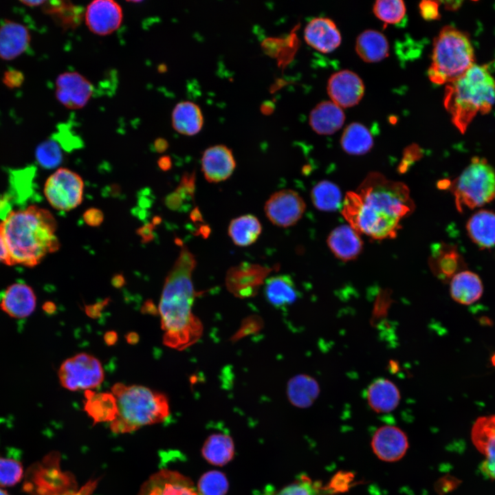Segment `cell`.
<instances>
[{"mask_svg": "<svg viewBox=\"0 0 495 495\" xmlns=\"http://www.w3.org/2000/svg\"><path fill=\"white\" fill-rule=\"evenodd\" d=\"M415 207L405 184L371 172L355 191L346 193L341 212L358 233L384 239L397 236L401 220Z\"/></svg>", "mask_w": 495, "mask_h": 495, "instance_id": "1", "label": "cell"}, {"mask_svg": "<svg viewBox=\"0 0 495 495\" xmlns=\"http://www.w3.org/2000/svg\"><path fill=\"white\" fill-rule=\"evenodd\" d=\"M196 265L194 254L182 247L166 277L160 300L163 343L178 351L192 346L203 334V324L192 313L197 293L192 276Z\"/></svg>", "mask_w": 495, "mask_h": 495, "instance_id": "2", "label": "cell"}, {"mask_svg": "<svg viewBox=\"0 0 495 495\" xmlns=\"http://www.w3.org/2000/svg\"><path fill=\"white\" fill-rule=\"evenodd\" d=\"M52 214L35 205L11 210L0 223L6 252L5 264L34 267L60 248Z\"/></svg>", "mask_w": 495, "mask_h": 495, "instance_id": "3", "label": "cell"}, {"mask_svg": "<svg viewBox=\"0 0 495 495\" xmlns=\"http://www.w3.org/2000/svg\"><path fill=\"white\" fill-rule=\"evenodd\" d=\"M443 104L452 124L464 133L478 113H489L495 104V79L485 65L474 64L446 86Z\"/></svg>", "mask_w": 495, "mask_h": 495, "instance_id": "4", "label": "cell"}, {"mask_svg": "<svg viewBox=\"0 0 495 495\" xmlns=\"http://www.w3.org/2000/svg\"><path fill=\"white\" fill-rule=\"evenodd\" d=\"M116 414L110 423L116 434L133 432L141 427L164 421L170 415L167 397L140 385L116 383L111 387Z\"/></svg>", "mask_w": 495, "mask_h": 495, "instance_id": "5", "label": "cell"}, {"mask_svg": "<svg viewBox=\"0 0 495 495\" xmlns=\"http://www.w3.org/2000/svg\"><path fill=\"white\" fill-rule=\"evenodd\" d=\"M474 61V49L467 34L446 26L434 39L428 77L435 84L447 85L462 76Z\"/></svg>", "mask_w": 495, "mask_h": 495, "instance_id": "6", "label": "cell"}, {"mask_svg": "<svg viewBox=\"0 0 495 495\" xmlns=\"http://www.w3.org/2000/svg\"><path fill=\"white\" fill-rule=\"evenodd\" d=\"M449 186L459 210L481 207L495 198V171L485 158L476 156Z\"/></svg>", "mask_w": 495, "mask_h": 495, "instance_id": "7", "label": "cell"}, {"mask_svg": "<svg viewBox=\"0 0 495 495\" xmlns=\"http://www.w3.org/2000/svg\"><path fill=\"white\" fill-rule=\"evenodd\" d=\"M58 376L63 387L75 391L97 388L103 382L104 373L99 360L90 354L80 353L61 364Z\"/></svg>", "mask_w": 495, "mask_h": 495, "instance_id": "8", "label": "cell"}, {"mask_svg": "<svg viewBox=\"0 0 495 495\" xmlns=\"http://www.w3.org/2000/svg\"><path fill=\"white\" fill-rule=\"evenodd\" d=\"M84 182L76 173L65 168H58L46 180L44 195L56 210L69 211L83 199Z\"/></svg>", "mask_w": 495, "mask_h": 495, "instance_id": "9", "label": "cell"}, {"mask_svg": "<svg viewBox=\"0 0 495 495\" xmlns=\"http://www.w3.org/2000/svg\"><path fill=\"white\" fill-rule=\"evenodd\" d=\"M51 461L52 456L45 458L29 468L24 491L31 495H54L70 490L71 479L61 472L55 461Z\"/></svg>", "mask_w": 495, "mask_h": 495, "instance_id": "10", "label": "cell"}, {"mask_svg": "<svg viewBox=\"0 0 495 495\" xmlns=\"http://www.w3.org/2000/svg\"><path fill=\"white\" fill-rule=\"evenodd\" d=\"M274 268L275 267H270L260 264L242 262L227 271L226 288L237 298L254 297Z\"/></svg>", "mask_w": 495, "mask_h": 495, "instance_id": "11", "label": "cell"}, {"mask_svg": "<svg viewBox=\"0 0 495 495\" xmlns=\"http://www.w3.org/2000/svg\"><path fill=\"white\" fill-rule=\"evenodd\" d=\"M306 204L295 190L283 189L273 193L266 201L265 213L275 226L287 228L295 225L302 217Z\"/></svg>", "mask_w": 495, "mask_h": 495, "instance_id": "12", "label": "cell"}, {"mask_svg": "<svg viewBox=\"0 0 495 495\" xmlns=\"http://www.w3.org/2000/svg\"><path fill=\"white\" fill-rule=\"evenodd\" d=\"M55 85L56 98L71 110L80 109L86 106L94 91L92 82L77 72L60 74L56 79Z\"/></svg>", "mask_w": 495, "mask_h": 495, "instance_id": "13", "label": "cell"}, {"mask_svg": "<svg viewBox=\"0 0 495 495\" xmlns=\"http://www.w3.org/2000/svg\"><path fill=\"white\" fill-rule=\"evenodd\" d=\"M84 19L91 32L98 36H107L120 27L123 11L115 1L95 0L87 5Z\"/></svg>", "mask_w": 495, "mask_h": 495, "instance_id": "14", "label": "cell"}, {"mask_svg": "<svg viewBox=\"0 0 495 495\" xmlns=\"http://www.w3.org/2000/svg\"><path fill=\"white\" fill-rule=\"evenodd\" d=\"M138 495H201L192 481L170 470L152 474L142 485Z\"/></svg>", "mask_w": 495, "mask_h": 495, "instance_id": "15", "label": "cell"}, {"mask_svg": "<svg viewBox=\"0 0 495 495\" xmlns=\"http://www.w3.org/2000/svg\"><path fill=\"white\" fill-rule=\"evenodd\" d=\"M371 448L375 455L385 462H395L406 454L409 443L406 433L399 428L385 425L377 428L372 437Z\"/></svg>", "mask_w": 495, "mask_h": 495, "instance_id": "16", "label": "cell"}, {"mask_svg": "<svg viewBox=\"0 0 495 495\" xmlns=\"http://www.w3.org/2000/svg\"><path fill=\"white\" fill-rule=\"evenodd\" d=\"M327 92L331 101L341 108H347L359 103L364 93V86L355 73L342 70L329 78Z\"/></svg>", "mask_w": 495, "mask_h": 495, "instance_id": "17", "label": "cell"}, {"mask_svg": "<svg viewBox=\"0 0 495 495\" xmlns=\"http://www.w3.org/2000/svg\"><path fill=\"white\" fill-rule=\"evenodd\" d=\"M474 445L485 457L480 465L483 474L495 479V415L479 417L472 429Z\"/></svg>", "mask_w": 495, "mask_h": 495, "instance_id": "18", "label": "cell"}, {"mask_svg": "<svg viewBox=\"0 0 495 495\" xmlns=\"http://www.w3.org/2000/svg\"><path fill=\"white\" fill-rule=\"evenodd\" d=\"M236 167L232 151L225 145L217 144L206 148L201 157V170L210 183L228 179Z\"/></svg>", "mask_w": 495, "mask_h": 495, "instance_id": "19", "label": "cell"}, {"mask_svg": "<svg viewBox=\"0 0 495 495\" xmlns=\"http://www.w3.org/2000/svg\"><path fill=\"white\" fill-rule=\"evenodd\" d=\"M36 297L33 289L23 283L9 285L0 297V309L9 316L23 319L35 310Z\"/></svg>", "mask_w": 495, "mask_h": 495, "instance_id": "20", "label": "cell"}, {"mask_svg": "<svg viewBox=\"0 0 495 495\" xmlns=\"http://www.w3.org/2000/svg\"><path fill=\"white\" fill-rule=\"evenodd\" d=\"M304 38L309 46L322 53L333 52L340 45L342 40L334 22L324 17L311 19L305 26Z\"/></svg>", "mask_w": 495, "mask_h": 495, "instance_id": "21", "label": "cell"}, {"mask_svg": "<svg viewBox=\"0 0 495 495\" xmlns=\"http://www.w3.org/2000/svg\"><path fill=\"white\" fill-rule=\"evenodd\" d=\"M31 34L27 26L6 19L0 25V59L12 60L29 47Z\"/></svg>", "mask_w": 495, "mask_h": 495, "instance_id": "22", "label": "cell"}, {"mask_svg": "<svg viewBox=\"0 0 495 495\" xmlns=\"http://www.w3.org/2000/svg\"><path fill=\"white\" fill-rule=\"evenodd\" d=\"M327 242L336 257L344 261L356 258L363 248L360 234L349 224L339 226L333 229Z\"/></svg>", "mask_w": 495, "mask_h": 495, "instance_id": "23", "label": "cell"}, {"mask_svg": "<svg viewBox=\"0 0 495 495\" xmlns=\"http://www.w3.org/2000/svg\"><path fill=\"white\" fill-rule=\"evenodd\" d=\"M366 397L370 408L377 413L393 411L401 399L400 391L396 384L386 378H378L371 383Z\"/></svg>", "mask_w": 495, "mask_h": 495, "instance_id": "24", "label": "cell"}, {"mask_svg": "<svg viewBox=\"0 0 495 495\" xmlns=\"http://www.w3.org/2000/svg\"><path fill=\"white\" fill-rule=\"evenodd\" d=\"M345 115L342 108L332 101H322L310 112L309 123L311 129L320 135H331L344 124Z\"/></svg>", "mask_w": 495, "mask_h": 495, "instance_id": "25", "label": "cell"}, {"mask_svg": "<svg viewBox=\"0 0 495 495\" xmlns=\"http://www.w3.org/2000/svg\"><path fill=\"white\" fill-rule=\"evenodd\" d=\"M450 293L455 302L470 305L481 298L483 285L477 274L470 270H461L451 278Z\"/></svg>", "mask_w": 495, "mask_h": 495, "instance_id": "26", "label": "cell"}, {"mask_svg": "<svg viewBox=\"0 0 495 495\" xmlns=\"http://www.w3.org/2000/svg\"><path fill=\"white\" fill-rule=\"evenodd\" d=\"M468 235L472 241L481 249H490L495 246V212L488 210H479L468 220Z\"/></svg>", "mask_w": 495, "mask_h": 495, "instance_id": "27", "label": "cell"}, {"mask_svg": "<svg viewBox=\"0 0 495 495\" xmlns=\"http://www.w3.org/2000/svg\"><path fill=\"white\" fill-rule=\"evenodd\" d=\"M171 124L177 133L188 136L195 135L203 127V113L200 107L195 102L181 101L173 109Z\"/></svg>", "mask_w": 495, "mask_h": 495, "instance_id": "28", "label": "cell"}, {"mask_svg": "<svg viewBox=\"0 0 495 495\" xmlns=\"http://www.w3.org/2000/svg\"><path fill=\"white\" fill-rule=\"evenodd\" d=\"M264 285L265 298L275 308L286 307L297 300L298 291L294 280L289 275H277L267 278Z\"/></svg>", "mask_w": 495, "mask_h": 495, "instance_id": "29", "label": "cell"}, {"mask_svg": "<svg viewBox=\"0 0 495 495\" xmlns=\"http://www.w3.org/2000/svg\"><path fill=\"white\" fill-rule=\"evenodd\" d=\"M320 393L318 382L310 375L298 374L287 382V395L291 404L298 408L310 407Z\"/></svg>", "mask_w": 495, "mask_h": 495, "instance_id": "30", "label": "cell"}, {"mask_svg": "<svg viewBox=\"0 0 495 495\" xmlns=\"http://www.w3.org/2000/svg\"><path fill=\"white\" fill-rule=\"evenodd\" d=\"M355 50L358 55L368 63L379 62L385 58L389 51V44L386 36L381 32L367 30L357 38Z\"/></svg>", "mask_w": 495, "mask_h": 495, "instance_id": "31", "label": "cell"}, {"mask_svg": "<svg viewBox=\"0 0 495 495\" xmlns=\"http://www.w3.org/2000/svg\"><path fill=\"white\" fill-rule=\"evenodd\" d=\"M85 410L97 422L111 423L116 414V403L112 393H96L91 390L85 392Z\"/></svg>", "mask_w": 495, "mask_h": 495, "instance_id": "32", "label": "cell"}, {"mask_svg": "<svg viewBox=\"0 0 495 495\" xmlns=\"http://www.w3.org/2000/svg\"><path fill=\"white\" fill-rule=\"evenodd\" d=\"M261 231L260 221L252 214L241 215L232 219L228 229L232 242L239 247H247L254 243Z\"/></svg>", "mask_w": 495, "mask_h": 495, "instance_id": "33", "label": "cell"}, {"mask_svg": "<svg viewBox=\"0 0 495 495\" xmlns=\"http://www.w3.org/2000/svg\"><path fill=\"white\" fill-rule=\"evenodd\" d=\"M342 149L351 155H363L373 146V138L370 131L359 122L349 124L341 136Z\"/></svg>", "mask_w": 495, "mask_h": 495, "instance_id": "34", "label": "cell"}, {"mask_svg": "<svg viewBox=\"0 0 495 495\" xmlns=\"http://www.w3.org/2000/svg\"><path fill=\"white\" fill-rule=\"evenodd\" d=\"M430 260L434 274L441 280L448 281L460 272V259L455 248L447 245H439Z\"/></svg>", "mask_w": 495, "mask_h": 495, "instance_id": "35", "label": "cell"}, {"mask_svg": "<svg viewBox=\"0 0 495 495\" xmlns=\"http://www.w3.org/2000/svg\"><path fill=\"white\" fill-rule=\"evenodd\" d=\"M234 444L230 437L223 434L210 436L202 449L204 457L215 465H223L234 456Z\"/></svg>", "mask_w": 495, "mask_h": 495, "instance_id": "36", "label": "cell"}, {"mask_svg": "<svg viewBox=\"0 0 495 495\" xmlns=\"http://www.w3.org/2000/svg\"><path fill=\"white\" fill-rule=\"evenodd\" d=\"M45 13L52 16L62 28H72L78 26L84 17L85 10L69 1H46L43 6Z\"/></svg>", "mask_w": 495, "mask_h": 495, "instance_id": "37", "label": "cell"}, {"mask_svg": "<svg viewBox=\"0 0 495 495\" xmlns=\"http://www.w3.org/2000/svg\"><path fill=\"white\" fill-rule=\"evenodd\" d=\"M311 199L318 210L331 212L342 208V194L338 186L329 181H321L311 191Z\"/></svg>", "mask_w": 495, "mask_h": 495, "instance_id": "38", "label": "cell"}, {"mask_svg": "<svg viewBox=\"0 0 495 495\" xmlns=\"http://www.w3.org/2000/svg\"><path fill=\"white\" fill-rule=\"evenodd\" d=\"M406 11V6L401 0H379L373 6L375 15L386 23L400 22L404 17Z\"/></svg>", "mask_w": 495, "mask_h": 495, "instance_id": "39", "label": "cell"}, {"mask_svg": "<svg viewBox=\"0 0 495 495\" xmlns=\"http://www.w3.org/2000/svg\"><path fill=\"white\" fill-rule=\"evenodd\" d=\"M35 155L38 164L45 168H53L63 160L60 146L54 139H47L37 146Z\"/></svg>", "mask_w": 495, "mask_h": 495, "instance_id": "40", "label": "cell"}, {"mask_svg": "<svg viewBox=\"0 0 495 495\" xmlns=\"http://www.w3.org/2000/svg\"><path fill=\"white\" fill-rule=\"evenodd\" d=\"M228 489L227 478L219 471L204 474L199 479L197 487L201 495H225Z\"/></svg>", "mask_w": 495, "mask_h": 495, "instance_id": "41", "label": "cell"}, {"mask_svg": "<svg viewBox=\"0 0 495 495\" xmlns=\"http://www.w3.org/2000/svg\"><path fill=\"white\" fill-rule=\"evenodd\" d=\"M324 487L318 481H314L302 475L292 483L285 486L273 495H322Z\"/></svg>", "mask_w": 495, "mask_h": 495, "instance_id": "42", "label": "cell"}, {"mask_svg": "<svg viewBox=\"0 0 495 495\" xmlns=\"http://www.w3.org/2000/svg\"><path fill=\"white\" fill-rule=\"evenodd\" d=\"M23 476V468L20 461L0 456V486H13L19 483Z\"/></svg>", "mask_w": 495, "mask_h": 495, "instance_id": "43", "label": "cell"}, {"mask_svg": "<svg viewBox=\"0 0 495 495\" xmlns=\"http://www.w3.org/2000/svg\"><path fill=\"white\" fill-rule=\"evenodd\" d=\"M354 476L351 472H343L336 473L324 487V491L331 494L343 493L348 491L352 486Z\"/></svg>", "mask_w": 495, "mask_h": 495, "instance_id": "44", "label": "cell"}, {"mask_svg": "<svg viewBox=\"0 0 495 495\" xmlns=\"http://www.w3.org/2000/svg\"><path fill=\"white\" fill-rule=\"evenodd\" d=\"M263 324L261 319L257 316H251L245 319L233 338L239 340L248 335L254 333L260 330Z\"/></svg>", "mask_w": 495, "mask_h": 495, "instance_id": "45", "label": "cell"}, {"mask_svg": "<svg viewBox=\"0 0 495 495\" xmlns=\"http://www.w3.org/2000/svg\"><path fill=\"white\" fill-rule=\"evenodd\" d=\"M25 80L24 74L17 69L6 70L3 73L2 82L6 87L10 89H15L21 87Z\"/></svg>", "mask_w": 495, "mask_h": 495, "instance_id": "46", "label": "cell"}, {"mask_svg": "<svg viewBox=\"0 0 495 495\" xmlns=\"http://www.w3.org/2000/svg\"><path fill=\"white\" fill-rule=\"evenodd\" d=\"M438 3L437 1H424L419 5L422 16L427 20L439 18Z\"/></svg>", "mask_w": 495, "mask_h": 495, "instance_id": "47", "label": "cell"}, {"mask_svg": "<svg viewBox=\"0 0 495 495\" xmlns=\"http://www.w3.org/2000/svg\"><path fill=\"white\" fill-rule=\"evenodd\" d=\"M85 223L90 226H98L104 220V214L97 208H90L86 210L83 215Z\"/></svg>", "mask_w": 495, "mask_h": 495, "instance_id": "48", "label": "cell"}, {"mask_svg": "<svg viewBox=\"0 0 495 495\" xmlns=\"http://www.w3.org/2000/svg\"><path fill=\"white\" fill-rule=\"evenodd\" d=\"M98 480H90L78 490H69L54 495H91L98 485Z\"/></svg>", "mask_w": 495, "mask_h": 495, "instance_id": "49", "label": "cell"}, {"mask_svg": "<svg viewBox=\"0 0 495 495\" xmlns=\"http://www.w3.org/2000/svg\"><path fill=\"white\" fill-rule=\"evenodd\" d=\"M455 483L452 482V479L442 478L439 481L436 485V490L440 492H447L452 489V486Z\"/></svg>", "mask_w": 495, "mask_h": 495, "instance_id": "50", "label": "cell"}, {"mask_svg": "<svg viewBox=\"0 0 495 495\" xmlns=\"http://www.w3.org/2000/svg\"><path fill=\"white\" fill-rule=\"evenodd\" d=\"M153 225H148L142 227L138 230V234L142 236L143 240L149 241L153 239Z\"/></svg>", "mask_w": 495, "mask_h": 495, "instance_id": "51", "label": "cell"}, {"mask_svg": "<svg viewBox=\"0 0 495 495\" xmlns=\"http://www.w3.org/2000/svg\"><path fill=\"white\" fill-rule=\"evenodd\" d=\"M168 147V142L163 138H159L155 140L154 148L158 153L164 152Z\"/></svg>", "mask_w": 495, "mask_h": 495, "instance_id": "52", "label": "cell"}, {"mask_svg": "<svg viewBox=\"0 0 495 495\" xmlns=\"http://www.w3.org/2000/svg\"><path fill=\"white\" fill-rule=\"evenodd\" d=\"M158 164L162 169L168 170L171 165L170 158L168 156H162L159 159Z\"/></svg>", "mask_w": 495, "mask_h": 495, "instance_id": "53", "label": "cell"}, {"mask_svg": "<svg viewBox=\"0 0 495 495\" xmlns=\"http://www.w3.org/2000/svg\"><path fill=\"white\" fill-rule=\"evenodd\" d=\"M47 1H20V3L30 8L43 6Z\"/></svg>", "mask_w": 495, "mask_h": 495, "instance_id": "54", "label": "cell"}, {"mask_svg": "<svg viewBox=\"0 0 495 495\" xmlns=\"http://www.w3.org/2000/svg\"><path fill=\"white\" fill-rule=\"evenodd\" d=\"M104 339L109 345L113 344L117 339L116 333L113 331L107 332L104 336Z\"/></svg>", "mask_w": 495, "mask_h": 495, "instance_id": "55", "label": "cell"}, {"mask_svg": "<svg viewBox=\"0 0 495 495\" xmlns=\"http://www.w3.org/2000/svg\"><path fill=\"white\" fill-rule=\"evenodd\" d=\"M6 259V252L5 246H4V244L3 242V239L0 234V262H2L4 263Z\"/></svg>", "mask_w": 495, "mask_h": 495, "instance_id": "56", "label": "cell"}, {"mask_svg": "<svg viewBox=\"0 0 495 495\" xmlns=\"http://www.w3.org/2000/svg\"><path fill=\"white\" fill-rule=\"evenodd\" d=\"M124 280L122 276H116L113 279V285L116 287L122 286L124 283Z\"/></svg>", "mask_w": 495, "mask_h": 495, "instance_id": "57", "label": "cell"}, {"mask_svg": "<svg viewBox=\"0 0 495 495\" xmlns=\"http://www.w3.org/2000/svg\"><path fill=\"white\" fill-rule=\"evenodd\" d=\"M491 364L495 367V353L491 357Z\"/></svg>", "mask_w": 495, "mask_h": 495, "instance_id": "58", "label": "cell"}, {"mask_svg": "<svg viewBox=\"0 0 495 495\" xmlns=\"http://www.w3.org/2000/svg\"><path fill=\"white\" fill-rule=\"evenodd\" d=\"M0 495H10L6 490L0 487Z\"/></svg>", "mask_w": 495, "mask_h": 495, "instance_id": "59", "label": "cell"}]
</instances>
